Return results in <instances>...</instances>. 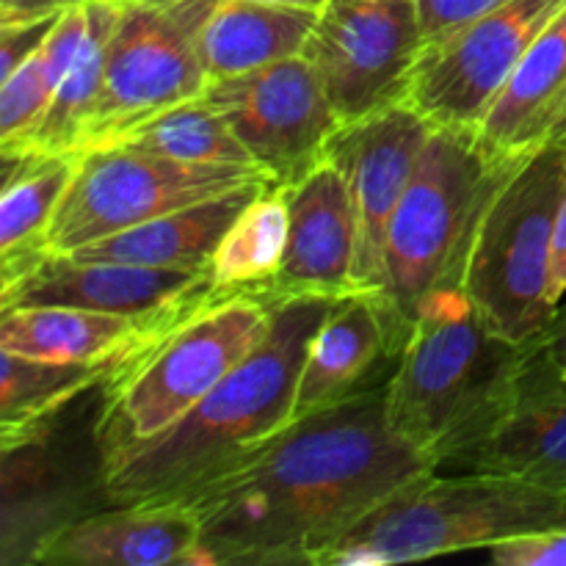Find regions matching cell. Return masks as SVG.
Listing matches in <instances>:
<instances>
[{
    "label": "cell",
    "instance_id": "29",
    "mask_svg": "<svg viewBox=\"0 0 566 566\" xmlns=\"http://www.w3.org/2000/svg\"><path fill=\"white\" fill-rule=\"evenodd\" d=\"M105 144H127V147L147 149L166 158L186 160V164H219V166H252L249 149L230 127L216 105L197 97L188 103L166 108L149 119L138 122L130 130L119 133ZM99 147V144H97Z\"/></svg>",
    "mask_w": 566,
    "mask_h": 566
},
{
    "label": "cell",
    "instance_id": "19",
    "mask_svg": "<svg viewBox=\"0 0 566 566\" xmlns=\"http://www.w3.org/2000/svg\"><path fill=\"white\" fill-rule=\"evenodd\" d=\"M566 97V9L536 36L512 72L475 136L497 160H512L542 144Z\"/></svg>",
    "mask_w": 566,
    "mask_h": 566
},
{
    "label": "cell",
    "instance_id": "38",
    "mask_svg": "<svg viewBox=\"0 0 566 566\" xmlns=\"http://www.w3.org/2000/svg\"><path fill=\"white\" fill-rule=\"evenodd\" d=\"M558 142H564V144H566V136H564V138H558Z\"/></svg>",
    "mask_w": 566,
    "mask_h": 566
},
{
    "label": "cell",
    "instance_id": "10",
    "mask_svg": "<svg viewBox=\"0 0 566 566\" xmlns=\"http://www.w3.org/2000/svg\"><path fill=\"white\" fill-rule=\"evenodd\" d=\"M423 50L418 0H329L302 55L340 125H354L407 99Z\"/></svg>",
    "mask_w": 566,
    "mask_h": 566
},
{
    "label": "cell",
    "instance_id": "17",
    "mask_svg": "<svg viewBox=\"0 0 566 566\" xmlns=\"http://www.w3.org/2000/svg\"><path fill=\"white\" fill-rule=\"evenodd\" d=\"M199 520L186 503H108L42 542L39 566H191Z\"/></svg>",
    "mask_w": 566,
    "mask_h": 566
},
{
    "label": "cell",
    "instance_id": "22",
    "mask_svg": "<svg viewBox=\"0 0 566 566\" xmlns=\"http://www.w3.org/2000/svg\"><path fill=\"white\" fill-rule=\"evenodd\" d=\"M318 11L265 0H219L199 36L208 83L304 53Z\"/></svg>",
    "mask_w": 566,
    "mask_h": 566
},
{
    "label": "cell",
    "instance_id": "11",
    "mask_svg": "<svg viewBox=\"0 0 566 566\" xmlns=\"http://www.w3.org/2000/svg\"><path fill=\"white\" fill-rule=\"evenodd\" d=\"M566 0H506L459 31L426 44L407 103L434 127L475 130L512 72Z\"/></svg>",
    "mask_w": 566,
    "mask_h": 566
},
{
    "label": "cell",
    "instance_id": "20",
    "mask_svg": "<svg viewBox=\"0 0 566 566\" xmlns=\"http://www.w3.org/2000/svg\"><path fill=\"white\" fill-rule=\"evenodd\" d=\"M265 186L269 182L186 205L130 230L86 243L70 254L81 260H114V263L155 265V269H208L232 221Z\"/></svg>",
    "mask_w": 566,
    "mask_h": 566
},
{
    "label": "cell",
    "instance_id": "3",
    "mask_svg": "<svg viewBox=\"0 0 566 566\" xmlns=\"http://www.w3.org/2000/svg\"><path fill=\"white\" fill-rule=\"evenodd\" d=\"M528 348L495 335L459 285L437 287L398 346L387 420L437 470L453 468L501 412Z\"/></svg>",
    "mask_w": 566,
    "mask_h": 566
},
{
    "label": "cell",
    "instance_id": "32",
    "mask_svg": "<svg viewBox=\"0 0 566 566\" xmlns=\"http://www.w3.org/2000/svg\"><path fill=\"white\" fill-rule=\"evenodd\" d=\"M506 0H418L420 28H423L426 44L446 39L448 33L459 31L473 22L475 17L486 14Z\"/></svg>",
    "mask_w": 566,
    "mask_h": 566
},
{
    "label": "cell",
    "instance_id": "23",
    "mask_svg": "<svg viewBox=\"0 0 566 566\" xmlns=\"http://www.w3.org/2000/svg\"><path fill=\"white\" fill-rule=\"evenodd\" d=\"M81 155H31L6 160L0 191V282L9 285L48 254L44 238L77 171Z\"/></svg>",
    "mask_w": 566,
    "mask_h": 566
},
{
    "label": "cell",
    "instance_id": "26",
    "mask_svg": "<svg viewBox=\"0 0 566 566\" xmlns=\"http://www.w3.org/2000/svg\"><path fill=\"white\" fill-rule=\"evenodd\" d=\"M44 440L3 448V564H33V556L50 534L70 520L59 509L64 497L61 479Z\"/></svg>",
    "mask_w": 566,
    "mask_h": 566
},
{
    "label": "cell",
    "instance_id": "31",
    "mask_svg": "<svg viewBox=\"0 0 566 566\" xmlns=\"http://www.w3.org/2000/svg\"><path fill=\"white\" fill-rule=\"evenodd\" d=\"M61 14L33 17V20L0 22V83L14 75L33 53L42 50L48 36L53 33Z\"/></svg>",
    "mask_w": 566,
    "mask_h": 566
},
{
    "label": "cell",
    "instance_id": "30",
    "mask_svg": "<svg viewBox=\"0 0 566 566\" xmlns=\"http://www.w3.org/2000/svg\"><path fill=\"white\" fill-rule=\"evenodd\" d=\"M501 566H566V531H534L497 542L486 551Z\"/></svg>",
    "mask_w": 566,
    "mask_h": 566
},
{
    "label": "cell",
    "instance_id": "27",
    "mask_svg": "<svg viewBox=\"0 0 566 566\" xmlns=\"http://www.w3.org/2000/svg\"><path fill=\"white\" fill-rule=\"evenodd\" d=\"M291 210L285 188L269 182L241 210L208 263L213 293H263L285 258Z\"/></svg>",
    "mask_w": 566,
    "mask_h": 566
},
{
    "label": "cell",
    "instance_id": "21",
    "mask_svg": "<svg viewBox=\"0 0 566 566\" xmlns=\"http://www.w3.org/2000/svg\"><path fill=\"white\" fill-rule=\"evenodd\" d=\"M155 332L158 326L144 321L81 307L31 304V307L0 310L3 352L55 359V363L116 365L127 354L142 348Z\"/></svg>",
    "mask_w": 566,
    "mask_h": 566
},
{
    "label": "cell",
    "instance_id": "4",
    "mask_svg": "<svg viewBox=\"0 0 566 566\" xmlns=\"http://www.w3.org/2000/svg\"><path fill=\"white\" fill-rule=\"evenodd\" d=\"M274 298L213 293L111 368L94 423L97 462L144 446L186 418L265 337Z\"/></svg>",
    "mask_w": 566,
    "mask_h": 566
},
{
    "label": "cell",
    "instance_id": "2",
    "mask_svg": "<svg viewBox=\"0 0 566 566\" xmlns=\"http://www.w3.org/2000/svg\"><path fill=\"white\" fill-rule=\"evenodd\" d=\"M332 296L274 298L260 346L191 412L144 446L103 459L99 495L108 503H186L247 468L296 420V390L310 340Z\"/></svg>",
    "mask_w": 566,
    "mask_h": 566
},
{
    "label": "cell",
    "instance_id": "13",
    "mask_svg": "<svg viewBox=\"0 0 566 566\" xmlns=\"http://www.w3.org/2000/svg\"><path fill=\"white\" fill-rule=\"evenodd\" d=\"M208 296H213L208 269H155L48 252L25 274L3 285L0 310L31 304L81 307L125 315L160 329Z\"/></svg>",
    "mask_w": 566,
    "mask_h": 566
},
{
    "label": "cell",
    "instance_id": "14",
    "mask_svg": "<svg viewBox=\"0 0 566 566\" xmlns=\"http://www.w3.org/2000/svg\"><path fill=\"white\" fill-rule=\"evenodd\" d=\"M431 127L418 108L401 99L354 125H343L326 149L346 177L357 213V291L379 293L387 230Z\"/></svg>",
    "mask_w": 566,
    "mask_h": 566
},
{
    "label": "cell",
    "instance_id": "28",
    "mask_svg": "<svg viewBox=\"0 0 566 566\" xmlns=\"http://www.w3.org/2000/svg\"><path fill=\"white\" fill-rule=\"evenodd\" d=\"M88 31V3L66 9L53 33L20 70L0 83V153L14 149L53 103L61 81L75 64Z\"/></svg>",
    "mask_w": 566,
    "mask_h": 566
},
{
    "label": "cell",
    "instance_id": "36",
    "mask_svg": "<svg viewBox=\"0 0 566 566\" xmlns=\"http://www.w3.org/2000/svg\"><path fill=\"white\" fill-rule=\"evenodd\" d=\"M564 136H566V97H564V103L558 105L556 116H553L551 130H547L545 142H558V138H564Z\"/></svg>",
    "mask_w": 566,
    "mask_h": 566
},
{
    "label": "cell",
    "instance_id": "5",
    "mask_svg": "<svg viewBox=\"0 0 566 566\" xmlns=\"http://www.w3.org/2000/svg\"><path fill=\"white\" fill-rule=\"evenodd\" d=\"M534 531H566V490L512 475L426 473L392 492L321 556L318 566H390L464 551Z\"/></svg>",
    "mask_w": 566,
    "mask_h": 566
},
{
    "label": "cell",
    "instance_id": "1",
    "mask_svg": "<svg viewBox=\"0 0 566 566\" xmlns=\"http://www.w3.org/2000/svg\"><path fill=\"white\" fill-rule=\"evenodd\" d=\"M434 464L387 420L385 387L293 420L247 468L191 501V566H318L392 492Z\"/></svg>",
    "mask_w": 566,
    "mask_h": 566
},
{
    "label": "cell",
    "instance_id": "6",
    "mask_svg": "<svg viewBox=\"0 0 566 566\" xmlns=\"http://www.w3.org/2000/svg\"><path fill=\"white\" fill-rule=\"evenodd\" d=\"M566 193V144L514 158L481 208L459 287L495 335L531 346L558 310L551 302L553 227Z\"/></svg>",
    "mask_w": 566,
    "mask_h": 566
},
{
    "label": "cell",
    "instance_id": "8",
    "mask_svg": "<svg viewBox=\"0 0 566 566\" xmlns=\"http://www.w3.org/2000/svg\"><path fill=\"white\" fill-rule=\"evenodd\" d=\"M263 182L271 180L252 166L186 164L127 144L88 147L81 153L44 249L70 254L155 216Z\"/></svg>",
    "mask_w": 566,
    "mask_h": 566
},
{
    "label": "cell",
    "instance_id": "16",
    "mask_svg": "<svg viewBox=\"0 0 566 566\" xmlns=\"http://www.w3.org/2000/svg\"><path fill=\"white\" fill-rule=\"evenodd\" d=\"M453 468L566 490V376L534 346L501 412Z\"/></svg>",
    "mask_w": 566,
    "mask_h": 566
},
{
    "label": "cell",
    "instance_id": "25",
    "mask_svg": "<svg viewBox=\"0 0 566 566\" xmlns=\"http://www.w3.org/2000/svg\"><path fill=\"white\" fill-rule=\"evenodd\" d=\"M114 365L55 363L0 348V446L48 437L50 423L88 387H99Z\"/></svg>",
    "mask_w": 566,
    "mask_h": 566
},
{
    "label": "cell",
    "instance_id": "9",
    "mask_svg": "<svg viewBox=\"0 0 566 566\" xmlns=\"http://www.w3.org/2000/svg\"><path fill=\"white\" fill-rule=\"evenodd\" d=\"M216 3L219 0H119L86 149L160 111L202 97L208 72L199 36Z\"/></svg>",
    "mask_w": 566,
    "mask_h": 566
},
{
    "label": "cell",
    "instance_id": "7",
    "mask_svg": "<svg viewBox=\"0 0 566 566\" xmlns=\"http://www.w3.org/2000/svg\"><path fill=\"white\" fill-rule=\"evenodd\" d=\"M512 164L514 158H492L475 130L431 127L392 213L381 260L379 298L396 324L398 346L418 304L437 287L459 285L481 208Z\"/></svg>",
    "mask_w": 566,
    "mask_h": 566
},
{
    "label": "cell",
    "instance_id": "35",
    "mask_svg": "<svg viewBox=\"0 0 566 566\" xmlns=\"http://www.w3.org/2000/svg\"><path fill=\"white\" fill-rule=\"evenodd\" d=\"M531 346L545 363H551L558 374L566 376V307H558L556 318L547 326L545 335L531 343Z\"/></svg>",
    "mask_w": 566,
    "mask_h": 566
},
{
    "label": "cell",
    "instance_id": "34",
    "mask_svg": "<svg viewBox=\"0 0 566 566\" xmlns=\"http://www.w3.org/2000/svg\"><path fill=\"white\" fill-rule=\"evenodd\" d=\"M83 3H92V0H0V22L64 14L66 9H75Z\"/></svg>",
    "mask_w": 566,
    "mask_h": 566
},
{
    "label": "cell",
    "instance_id": "37",
    "mask_svg": "<svg viewBox=\"0 0 566 566\" xmlns=\"http://www.w3.org/2000/svg\"><path fill=\"white\" fill-rule=\"evenodd\" d=\"M265 3H282V6H298V9L321 11L329 0H265Z\"/></svg>",
    "mask_w": 566,
    "mask_h": 566
},
{
    "label": "cell",
    "instance_id": "15",
    "mask_svg": "<svg viewBox=\"0 0 566 566\" xmlns=\"http://www.w3.org/2000/svg\"><path fill=\"white\" fill-rule=\"evenodd\" d=\"M285 188V258L263 296H346L357 291V213L340 166L326 155Z\"/></svg>",
    "mask_w": 566,
    "mask_h": 566
},
{
    "label": "cell",
    "instance_id": "12",
    "mask_svg": "<svg viewBox=\"0 0 566 566\" xmlns=\"http://www.w3.org/2000/svg\"><path fill=\"white\" fill-rule=\"evenodd\" d=\"M205 99L224 114L274 186H291L326 158L343 127L304 55L208 83Z\"/></svg>",
    "mask_w": 566,
    "mask_h": 566
},
{
    "label": "cell",
    "instance_id": "33",
    "mask_svg": "<svg viewBox=\"0 0 566 566\" xmlns=\"http://www.w3.org/2000/svg\"><path fill=\"white\" fill-rule=\"evenodd\" d=\"M566 296V193L558 208L556 227H553V249H551V302L553 307H562Z\"/></svg>",
    "mask_w": 566,
    "mask_h": 566
},
{
    "label": "cell",
    "instance_id": "24",
    "mask_svg": "<svg viewBox=\"0 0 566 566\" xmlns=\"http://www.w3.org/2000/svg\"><path fill=\"white\" fill-rule=\"evenodd\" d=\"M119 0H92L88 3V31L75 64L61 81L53 103L31 133L3 153V160L31 158V155H81L92 136L99 92H103L105 48L114 31Z\"/></svg>",
    "mask_w": 566,
    "mask_h": 566
},
{
    "label": "cell",
    "instance_id": "18",
    "mask_svg": "<svg viewBox=\"0 0 566 566\" xmlns=\"http://www.w3.org/2000/svg\"><path fill=\"white\" fill-rule=\"evenodd\" d=\"M385 352H398V332L379 293L352 291L337 296L304 357L296 420L357 392Z\"/></svg>",
    "mask_w": 566,
    "mask_h": 566
}]
</instances>
